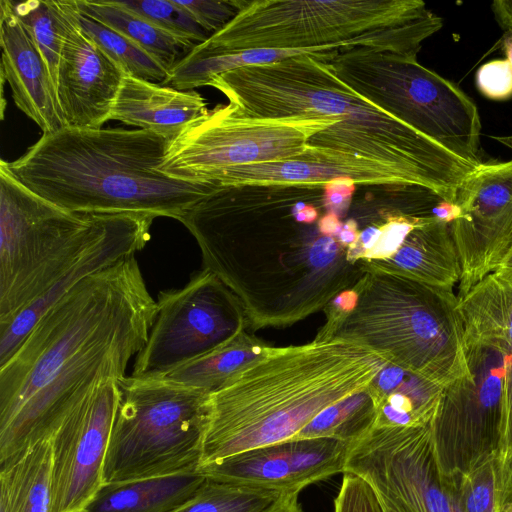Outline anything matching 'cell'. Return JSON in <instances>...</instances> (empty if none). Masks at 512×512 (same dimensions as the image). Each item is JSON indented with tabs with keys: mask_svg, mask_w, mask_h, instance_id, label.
Wrapping results in <instances>:
<instances>
[{
	"mask_svg": "<svg viewBox=\"0 0 512 512\" xmlns=\"http://www.w3.org/2000/svg\"><path fill=\"white\" fill-rule=\"evenodd\" d=\"M157 314L135 254L81 280L0 366V466L126 376Z\"/></svg>",
	"mask_w": 512,
	"mask_h": 512,
	"instance_id": "obj_1",
	"label": "cell"
},
{
	"mask_svg": "<svg viewBox=\"0 0 512 512\" xmlns=\"http://www.w3.org/2000/svg\"><path fill=\"white\" fill-rule=\"evenodd\" d=\"M250 210L252 216L215 192L179 221L196 239L203 269L235 295L253 331L290 326L321 311L365 275L320 220L301 222L291 206L287 216L273 218Z\"/></svg>",
	"mask_w": 512,
	"mask_h": 512,
	"instance_id": "obj_2",
	"label": "cell"
},
{
	"mask_svg": "<svg viewBox=\"0 0 512 512\" xmlns=\"http://www.w3.org/2000/svg\"><path fill=\"white\" fill-rule=\"evenodd\" d=\"M387 363L341 338L269 346L208 395L200 468L292 439L325 408L367 389Z\"/></svg>",
	"mask_w": 512,
	"mask_h": 512,
	"instance_id": "obj_3",
	"label": "cell"
},
{
	"mask_svg": "<svg viewBox=\"0 0 512 512\" xmlns=\"http://www.w3.org/2000/svg\"><path fill=\"white\" fill-rule=\"evenodd\" d=\"M169 141L145 129L64 127L43 134L6 165L32 193L69 212L146 213L179 221L215 189L159 171Z\"/></svg>",
	"mask_w": 512,
	"mask_h": 512,
	"instance_id": "obj_4",
	"label": "cell"
},
{
	"mask_svg": "<svg viewBox=\"0 0 512 512\" xmlns=\"http://www.w3.org/2000/svg\"><path fill=\"white\" fill-rule=\"evenodd\" d=\"M236 15L200 45L213 52L356 47L417 56L442 18L420 0L233 1Z\"/></svg>",
	"mask_w": 512,
	"mask_h": 512,
	"instance_id": "obj_5",
	"label": "cell"
},
{
	"mask_svg": "<svg viewBox=\"0 0 512 512\" xmlns=\"http://www.w3.org/2000/svg\"><path fill=\"white\" fill-rule=\"evenodd\" d=\"M332 338L359 343L389 363L447 387L469 373L453 290L366 272Z\"/></svg>",
	"mask_w": 512,
	"mask_h": 512,
	"instance_id": "obj_6",
	"label": "cell"
},
{
	"mask_svg": "<svg viewBox=\"0 0 512 512\" xmlns=\"http://www.w3.org/2000/svg\"><path fill=\"white\" fill-rule=\"evenodd\" d=\"M115 213L66 211L24 187L0 161V324L13 319L107 231Z\"/></svg>",
	"mask_w": 512,
	"mask_h": 512,
	"instance_id": "obj_7",
	"label": "cell"
},
{
	"mask_svg": "<svg viewBox=\"0 0 512 512\" xmlns=\"http://www.w3.org/2000/svg\"><path fill=\"white\" fill-rule=\"evenodd\" d=\"M116 384L104 483L199 472L209 394L163 377Z\"/></svg>",
	"mask_w": 512,
	"mask_h": 512,
	"instance_id": "obj_8",
	"label": "cell"
},
{
	"mask_svg": "<svg viewBox=\"0 0 512 512\" xmlns=\"http://www.w3.org/2000/svg\"><path fill=\"white\" fill-rule=\"evenodd\" d=\"M346 85L393 117L477 167L481 120L456 84L421 65L417 56L356 47L325 62Z\"/></svg>",
	"mask_w": 512,
	"mask_h": 512,
	"instance_id": "obj_9",
	"label": "cell"
},
{
	"mask_svg": "<svg viewBox=\"0 0 512 512\" xmlns=\"http://www.w3.org/2000/svg\"><path fill=\"white\" fill-rule=\"evenodd\" d=\"M339 119L251 118L233 106L217 105L169 141L163 174L206 185L215 174L237 166L279 161L304 152L317 133Z\"/></svg>",
	"mask_w": 512,
	"mask_h": 512,
	"instance_id": "obj_10",
	"label": "cell"
},
{
	"mask_svg": "<svg viewBox=\"0 0 512 512\" xmlns=\"http://www.w3.org/2000/svg\"><path fill=\"white\" fill-rule=\"evenodd\" d=\"M157 314L132 376L161 377L231 342L248 328L245 312L230 289L203 269L180 289L157 296Z\"/></svg>",
	"mask_w": 512,
	"mask_h": 512,
	"instance_id": "obj_11",
	"label": "cell"
},
{
	"mask_svg": "<svg viewBox=\"0 0 512 512\" xmlns=\"http://www.w3.org/2000/svg\"><path fill=\"white\" fill-rule=\"evenodd\" d=\"M466 355L469 373L444 388L431 422L438 466L455 483L499 455L503 382L510 353L476 347Z\"/></svg>",
	"mask_w": 512,
	"mask_h": 512,
	"instance_id": "obj_12",
	"label": "cell"
},
{
	"mask_svg": "<svg viewBox=\"0 0 512 512\" xmlns=\"http://www.w3.org/2000/svg\"><path fill=\"white\" fill-rule=\"evenodd\" d=\"M399 512H462L458 486L438 466L431 424L373 427L349 445L345 472Z\"/></svg>",
	"mask_w": 512,
	"mask_h": 512,
	"instance_id": "obj_13",
	"label": "cell"
},
{
	"mask_svg": "<svg viewBox=\"0 0 512 512\" xmlns=\"http://www.w3.org/2000/svg\"><path fill=\"white\" fill-rule=\"evenodd\" d=\"M450 223L461 264L457 299L493 273L512 245V159L482 163L460 184Z\"/></svg>",
	"mask_w": 512,
	"mask_h": 512,
	"instance_id": "obj_14",
	"label": "cell"
},
{
	"mask_svg": "<svg viewBox=\"0 0 512 512\" xmlns=\"http://www.w3.org/2000/svg\"><path fill=\"white\" fill-rule=\"evenodd\" d=\"M116 381L70 413L50 437V512H82L104 484V465L118 405Z\"/></svg>",
	"mask_w": 512,
	"mask_h": 512,
	"instance_id": "obj_15",
	"label": "cell"
},
{
	"mask_svg": "<svg viewBox=\"0 0 512 512\" xmlns=\"http://www.w3.org/2000/svg\"><path fill=\"white\" fill-rule=\"evenodd\" d=\"M348 451L349 444L334 439H290L232 455L199 472L218 481L300 493L344 474Z\"/></svg>",
	"mask_w": 512,
	"mask_h": 512,
	"instance_id": "obj_16",
	"label": "cell"
},
{
	"mask_svg": "<svg viewBox=\"0 0 512 512\" xmlns=\"http://www.w3.org/2000/svg\"><path fill=\"white\" fill-rule=\"evenodd\" d=\"M338 177L351 178L360 185L427 190L417 178L393 166L310 145L296 157L223 170L211 177L206 186L213 187L215 192L269 187L310 188L323 187Z\"/></svg>",
	"mask_w": 512,
	"mask_h": 512,
	"instance_id": "obj_17",
	"label": "cell"
},
{
	"mask_svg": "<svg viewBox=\"0 0 512 512\" xmlns=\"http://www.w3.org/2000/svg\"><path fill=\"white\" fill-rule=\"evenodd\" d=\"M125 74L80 28L76 16L62 47L56 80L66 127L101 128L109 121Z\"/></svg>",
	"mask_w": 512,
	"mask_h": 512,
	"instance_id": "obj_18",
	"label": "cell"
},
{
	"mask_svg": "<svg viewBox=\"0 0 512 512\" xmlns=\"http://www.w3.org/2000/svg\"><path fill=\"white\" fill-rule=\"evenodd\" d=\"M156 217L115 213L105 234L53 285L10 321L0 324V366L6 363L42 315L85 277L144 248Z\"/></svg>",
	"mask_w": 512,
	"mask_h": 512,
	"instance_id": "obj_19",
	"label": "cell"
},
{
	"mask_svg": "<svg viewBox=\"0 0 512 512\" xmlns=\"http://www.w3.org/2000/svg\"><path fill=\"white\" fill-rule=\"evenodd\" d=\"M0 44L1 78L9 83L15 105L43 134L66 127L47 63L8 0L0 1Z\"/></svg>",
	"mask_w": 512,
	"mask_h": 512,
	"instance_id": "obj_20",
	"label": "cell"
},
{
	"mask_svg": "<svg viewBox=\"0 0 512 512\" xmlns=\"http://www.w3.org/2000/svg\"><path fill=\"white\" fill-rule=\"evenodd\" d=\"M195 90L181 91L126 73L110 120L153 131L169 140L208 112Z\"/></svg>",
	"mask_w": 512,
	"mask_h": 512,
	"instance_id": "obj_21",
	"label": "cell"
},
{
	"mask_svg": "<svg viewBox=\"0 0 512 512\" xmlns=\"http://www.w3.org/2000/svg\"><path fill=\"white\" fill-rule=\"evenodd\" d=\"M371 272L395 274L453 290L461 278V264L450 224L432 215L424 216L394 255Z\"/></svg>",
	"mask_w": 512,
	"mask_h": 512,
	"instance_id": "obj_22",
	"label": "cell"
},
{
	"mask_svg": "<svg viewBox=\"0 0 512 512\" xmlns=\"http://www.w3.org/2000/svg\"><path fill=\"white\" fill-rule=\"evenodd\" d=\"M368 390L377 412L374 427H418L433 421L444 387L388 362Z\"/></svg>",
	"mask_w": 512,
	"mask_h": 512,
	"instance_id": "obj_23",
	"label": "cell"
},
{
	"mask_svg": "<svg viewBox=\"0 0 512 512\" xmlns=\"http://www.w3.org/2000/svg\"><path fill=\"white\" fill-rule=\"evenodd\" d=\"M457 309L466 351L491 347L512 352V288L494 273L458 299Z\"/></svg>",
	"mask_w": 512,
	"mask_h": 512,
	"instance_id": "obj_24",
	"label": "cell"
},
{
	"mask_svg": "<svg viewBox=\"0 0 512 512\" xmlns=\"http://www.w3.org/2000/svg\"><path fill=\"white\" fill-rule=\"evenodd\" d=\"M206 477L200 472L104 483L82 512H173Z\"/></svg>",
	"mask_w": 512,
	"mask_h": 512,
	"instance_id": "obj_25",
	"label": "cell"
},
{
	"mask_svg": "<svg viewBox=\"0 0 512 512\" xmlns=\"http://www.w3.org/2000/svg\"><path fill=\"white\" fill-rule=\"evenodd\" d=\"M52 444L43 439L0 466V512H50Z\"/></svg>",
	"mask_w": 512,
	"mask_h": 512,
	"instance_id": "obj_26",
	"label": "cell"
},
{
	"mask_svg": "<svg viewBox=\"0 0 512 512\" xmlns=\"http://www.w3.org/2000/svg\"><path fill=\"white\" fill-rule=\"evenodd\" d=\"M76 3L83 14L130 39L168 72L196 46L170 35L117 1L78 0Z\"/></svg>",
	"mask_w": 512,
	"mask_h": 512,
	"instance_id": "obj_27",
	"label": "cell"
},
{
	"mask_svg": "<svg viewBox=\"0 0 512 512\" xmlns=\"http://www.w3.org/2000/svg\"><path fill=\"white\" fill-rule=\"evenodd\" d=\"M268 345L246 331L231 342L161 376L210 394L240 369L261 357Z\"/></svg>",
	"mask_w": 512,
	"mask_h": 512,
	"instance_id": "obj_28",
	"label": "cell"
},
{
	"mask_svg": "<svg viewBox=\"0 0 512 512\" xmlns=\"http://www.w3.org/2000/svg\"><path fill=\"white\" fill-rule=\"evenodd\" d=\"M8 4L41 52L56 88L62 47L70 28L76 22V0H8Z\"/></svg>",
	"mask_w": 512,
	"mask_h": 512,
	"instance_id": "obj_29",
	"label": "cell"
},
{
	"mask_svg": "<svg viewBox=\"0 0 512 512\" xmlns=\"http://www.w3.org/2000/svg\"><path fill=\"white\" fill-rule=\"evenodd\" d=\"M377 412L367 389L354 393L317 414L292 439H334L352 444L375 425Z\"/></svg>",
	"mask_w": 512,
	"mask_h": 512,
	"instance_id": "obj_30",
	"label": "cell"
},
{
	"mask_svg": "<svg viewBox=\"0 0 512 512\" xmlns=\"http://www.w3.org/2000/svg\"><path fill=\"white\" fill-rule=\"evenodd\" d=\"M288 493L294 492H281L206 477L194 496L173 512H265Z\"/></svg>",
	"mask_w": 512,
	"mask_h": 512,
	"instance_id": "obj_31",
	"label": "cell"
},
{
	"mask_svg": "<svg viewBox=\"0 0 512 512\" xmlns=\"http://www.w3.org/2000/svg\"><path fill=\"white\" fill-rule=\"evenodd\" d=\"M77 21L80 28L126 73L159 84L166 79L168 71L127 37L79 9Z\"/></svg>",
	"mask_w": 512,
	"mask_h": 512,
	"instance_id": "obj_32",
	"label": "cell"
},
{
	"mask_svg": "<svg viewBox=\"0 0 512 512\" xmlns=\"http://www.w3.org/2000/svg\"><path fill=\"white\" fill-rule=\"evenodd\" d=\"M122 7L140 15L163 31L196 45L205 42L209 33L174 0L117 1Z\"/></svg>",
	"mask_w": 512,
	"mask_h": 512,
	"instance_id": "obj_33",
	"label": "cell"
},
{
	"mask_svg": "<svg viewBox=\"0 0 512 512\" xmlns=\"http://www.w3.org/2000/svg\"><path fill=\"white\" fill-rule=\"evenodd\" d=\"M462 512H502V486L498 455L456 483Z\"/></svg>",
	"mask_w": 512,
	"mask_h": 512,
	"instance_id": "obj_34",
	"label": "cell"
},
{
	"mask_svg": "<svg viewBox=\"0 0 512 512\" xmlns=\"http://www.w3.org/2000/svg\"><path fill=\"white\" fill-rule=\"evenodd\" d=\"M334 512H383L372 487L360 477L344 473L334 499Z\"/></svg>",
	"mask_w": 512,
	"mask_h": 512,
	"instance_id": "obj_35",
	"label": "cell"
},
{
	"mask_svg": "<svg viewBox=\"0 0 512 512\" xmlns=\"http://www.w3.org/2000/svg\"><path fill=\"white\" fill-rule=\"evenodd\" d=\"M208 33L221 30L237 13L233 1L174 0Z\"/></svg>",
	"mask_w": 512,
	"mask_h": 512,
	"instance_id": "obj_36",
	"label": "cell"
},
{
	"mask_svg": "<svg viewBox=\"0 0 512 512\" xmlns=\"http://www.w3.org/2000/svg\"><path fill=\"white\" fill-rule=\"evenodd\" d=\"M479 91L492 100L512 98V67L507 59H496L484 63L476 73Z\"/></svg>",
	"mask_w": 512,
	"mask_h": 512,
	"instance_id": "obj_37",
	"label": "cell"
},
{
	"mask_svg": "<svg viewBox=\"0 0 512 512\" xmlns=\"http://www.w3.org/2000/svg\"><path fill=\"white\" fill-rule=\"evenodd\" d=\"M356 182L348 177H338L323 186L322 204L327 211L334 212L341 219L350 209Z\"/></svg>",
	"mask_w": 512,
	"mask_h": 512,
	"instance_id": "obj_38",
	"label": "cell"
},
{
	"mask_svg": "<svg viewBox=\"0 0 512 512\" xmlns=\"http://www.w3.org/2000/svg\"><path fill=\"white\" fill-rule=\"evenodd\" d=\"M492 11L500 26L512 33V0H496L492 3Z\"/></svg>",
	"mask_w": 512,
	"mask_h": 512,
	"instance_id": "obj_39",
	"label": "cell"
},
{
	"mask_svg": "<svg viewBox=\"0 0 512 512\" xmlns=\"http://www.w3.org/2000/svg\"><path fill=\"white\" fill-rule=\"evenodd\" d=\"M298 498L299 493H288L265 512H303Z\"/></svg>",
	"mask_w": 512,
	"mask_h": 512,
	"instance_id": "obj_40",
	"label": "cell"
},
{
	"mask_svg": "<svg viewBox=\"0 0 512 512\" xmlns=\"http://www.w3.org/2000/svg\"><path fill=\"white\" fill-rule=\"evenodd\" d=\"M501 281L512 288V253H510L493 272Z\"/></svg>",
	"mask_w": 512,
	"mask_h": 512,
	"instance_id": "obj_41",
	"label": "cell"
},
{
	"mask_svg": "<svg viewBox=\"0 0 512 512\" xmlns=\"http://www.w3.org/2000/svg\"><path fill=\"white\" fill-rule=\"evenodd\" d=\"M503 49L507 57V61L512 67V33H508L503 40Z\"/></svg>",
	"mask_w": 512,
	"mask_h": 512,
	"instance_id": "obj_42",
	"label": "cell"
},
{
	"mask_svg": "<svg viewBox=\"0 0 512 512\" xmlns=\"http://www.w3.org/2000/svg\"><path fill=\"white\" fill-rule=\"evenodd\" d=\"M379 502H380V504L382 506L383 512H399L394 507H392L388 503L382 501L381 499H379Z\"/></svg>",
	"mask_w": 512,
	"mask_h": 512,
	"instance_id": "obj_43",
	"label": "cell"
},
{
	"mask_svg": "<svg viewBox=\"0 0 512 512\" xmlns=\"http://www.w3.org/2000/svg\"><path fill=\"white\" fill-rule=\"evenodd\" d=\"M510 253H512V245H511V248H510V250H509L508 254L506 255V257H507ZM506 257H505V258H506ZM505 258H504V259H505Z\"/></svg>",
	"mask_w": 512,
	"mask_h": 512,
	"instance_id": "obj_44",
	"label": "cell"
}]
</instances>
